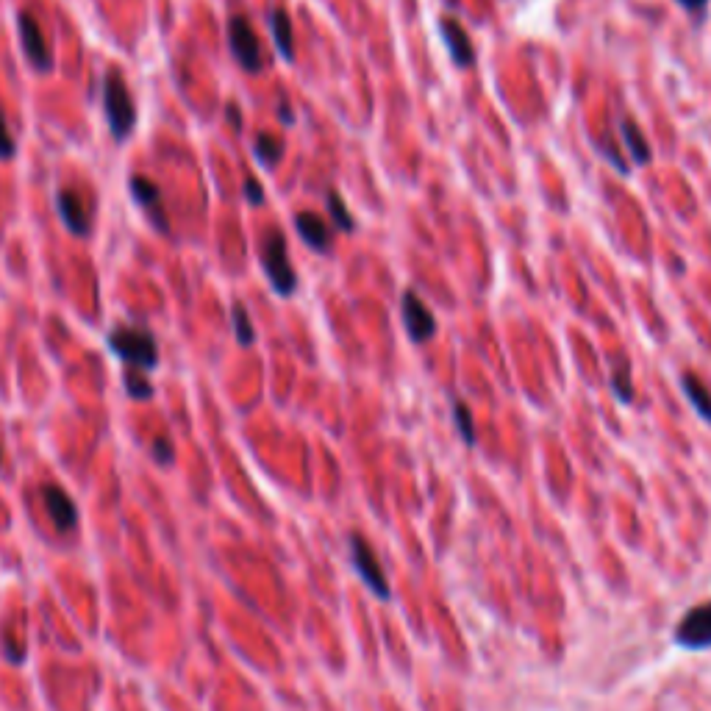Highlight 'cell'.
I'll return each instance as SVG.
<instances>
[{"instance_id":"9a60e30c","label":"cell","mask_w":711,"mask_h":711,"mask_svg":"<svg viewBox=\"0 0 711 711\" xmlns=\"http://www.w3.org/2000/svg\"><path fill=\"white\" fill-rule=\"evenodd\" d=\"M678 384H681V389H684V395H687V400L692 403V409L698 412L700 420H706V423H711V392L709 387L700 381L698 375L692 373H681V378H678Z\"/></svg>"},{"instance_id":"83f0119b","label":"cell","mask_w":711,"mask_h":711,"mask_svg":"<svg viewBox=\"0 0 711 711\" xmlns=\"http://www.w3.org/2000/svg\"><path fill=\"white\" fill-rule=\"evenodd\" d=\"M225 120L231 123L234 131H242V112H239L237 103H228V106H225Z\"/></svg>"},{"instance_id":"d4e9b609","label":"cell","mask_w":711,"mask_h":711,"mask_svg":"<svg viewBox=\"0 0 711 711\" xmlns=\"http://www.w3.org/2000/svg\"><path fill=\"white\" fill-rule=\"evenodd\" d=\"M14 156H17V142H14L9 125H6V114L0 109V162H9Z\"/></svg>"},{"instance_id":"7402d4cb","label":"cell","mask_w":711,"mask_h":711,"mask_svg":"<svg viewBox=\"0 0 711 711\" xmlns=\"http://www.w3.org/2000/svg\"><path fill=\"white\" fill-rule=\"evenodd\" d=\"M453 420H456V431L462 434L464 445H475V423L470 409L464 406L462 400H453Z\"/></svg>"},{"instance_id":"484cf974","label":"cell","mask_w":711,"mask_h":711,"mask_svg":"<svg viewBox=\"0 0 711 711\" xmlns=\"http://www.w3.org/2000/svg\"><path fill=\"white\" fill-rule=\"evenodd\" d=\"M245 200H248L250 206H264V187L259 178H253V175H248L245 178Z\"/></svg>"},{"instance_id":"ffe728a7","label":"cell","mask_w":711,"mask_h":711,"mask_svg":"<svg viewBox=\"0 0 711 711\" xmlns=\"http://www.w3.org/2000/svg\"><path fill=\"white\" fill-rule=\"evenodd\" d=\"M123 384L131 400H150L153 398V392H156L153 384L148 381V375L142 373V370H137V367H128V364H125L123 370Z\"/></svg>"},{"instance_id":"4fadbf2b","label":"cell","mask_w":711,"mask_h":711,"mask_svg":"<svg viewBox=\"0 0 711 711\" xmlns=\"http://www.w3.org/2000/svg\"><path fill=\"white\" fill-rule=\"evenodd\" d=\"M295 231L303 239V245L312 248L314 253H331L334 248V231H331L328 220H323V214L298 212L295 214Z\"/></svg>"},{"instance_id":"6da1fadb","label":"cell","mask_w":711,"mask_h":711,"mask_svg":"<svg viewBox=\"0 0 711 711\" xmlns=\"http://www.w3.org/2000/svg\"><path fill=\"white\" fill-rule=\"evenodd\" d=\"M106 348L128 367H137L142 373H150L159 367V342L153 337L148 325L128 323L117 325L106 337Z\"/></svg>"},{"instance_id":"44dd1931","label":"cell","mask_w":711,"mask_h":711,"mask_svg":"<svg viewBox=\"0 0 711 711\" xmlns=\"http://www.w3.org/2000/svg\"><path fill=\"white\" fill-rule=\"evenodd\" d=\"M231 320H234V337H237V342L242 345V348H250L253 342H256V328H253V323H250V314L248 309H245V303H234L231 306Z\"/></svg>"},{"instance_id":"f546056e","label":"cell","mask_w":711,"mask_h":711,"mask_svg":"<svg viewBox=\"0 0 711 711\" xmlns=\"http://www.w3.org/2000/svg\"><path fill=\"white\" fill-rule=\"evenodd\" d=\"M278 117H281V123L284 125H295V112H292V106H289L287 100L278 103Z\"/></svg>"},{"instance_id":"4316f807","label":"cell","mask_w":711,"mask_h":711,"mask_svg":"<svg viewBox=\"0 0 711 711\" xmlns=\"http://www.w3.org/2000/svg\"><path fill=\"white\" fill-rule=\"evenodd\" d=\"M3 650H6V659L12 664H20L25 659V650L17 648V642L9 634H3Z\"/></svg>"},{"instance_id":"52a82bcc","label":"cell","mask_w":711,"mask_h":711,"mask_svg":"<svg viewBox=\"0 0 711 711\" xmlns=\"http://www.w3.org/2000/svg\"><path fill=\"white\" fill-rule=\"evenodd\" d=\"M128 192H131V198H134L139 209L148 214L150 225H153L159 234H170V217L164 212L162 189L156 187L148 175L134 173L128 178Z\"/></svg>"},{"instance_id":"e0dca14e","label":"cell","mask_w":711,"mask_h":711,"mask_svg":"<svg viewBox=\"0 0 711 711\" xmlns=\"http://www.w3.org/2000/svg\"><path fill=\"white\" fill-rule=\"evenodd\" d=\"M253 156L256 162L267 167V170H275L281 159H284V142L275 137V134H267V131H259L256 139H253Z\"/></svg>"},{"instance_id":"30bf717a","label":"cell","mask_w":711,"mask_h":711,"mask_svg":"<svg viewBox=\"0 0 711 711\" xmlns=\"http://www.w3.org/2000/svg\"><path fill=\"white\" fill-rule=\"evenodd\" d=\"M675 642L687 650L711 648V600L681 617V623L675 628Z\"/></svg>"},{"instance_id":"cb8c5ba5","label":"cell","mask_w":711,"mask_h":711,"mask_svg":"<svg viewBox=\"0 0 711 711\" xmlns=\"http://www.w3.org/2000/svg\"><path fill=\"white\" fill-rule=\"evenodd\" d=\"M150 456L156 459V464H159V467H170V464L175 462L173 442H170L167 437H156L153 442H150Z\"/></svg>"},{"instance_id":"8992f818","label":"cell","mask_w":711,"mask_h":711,"mask_svg":"<svg viewBox=\"0 0 711 711\" xmlns=\"http://www.w3.org/2000/svg\"><path fill=\"white\" fill-rule=\"evenodd\" d=\"M17 28H20V42H23L25 59L31 62L34 70L39 73H50L53 70V50H50L48 39L42 25L31 12L17 14Z\"/></svg>"},{"instance_id":"5b68a950","label":"cell","mask_w":711,"mask_h":711,"mask_svg":"<svg viewBox=\"0 0 711 711\" xmlns=\"http://www.w3.org/2000/svg\"><path fill=\"white\" fill-rule=\"evenodd\" d=\"M400 317H403V328H406V337L412 339L414 345H425L437 337V317L423 303V298L406 289L403 298H400Z\"/></svg>"},{"instance_id":"9c48e42d","label":"cell","mask_w":711,"mask_h":711,"mask_svg":"<svg viewBox=\"0 0 711 711\" xmlns=\"http://www.w3.org/2000/svg\"><path fill=\"white\" fill-rule=\"evenodd\" d=\"M56 212H59L64 228H67L73 237H89V234H92V209H89L87 198H84L78 189H59V195H56Z\"/></svg>"},{"instance_id":"ba28073f","label":"cell","mask_w":711,"mask_h":711,"mask_svg":"<svg viewBox=\"0 0 711 711\" xmlns=\"http://www.w3.org/2000/svg\"><path fill=\"white\" fill-rule=\"evenodd\" d=\"M350 556H353V564H356V570H359V575H362L364 584L373 589L375 598L389 600L392 587H389L387 575H384L381 564H378V556H375L373 545H370L367 539L353 534V537H350Z\"/></svg>"},{"instance_id":"f1b7e54d","label":"cell","mask_w":711,"mask_h":711,"mask_svg":"<svg viewBox=\"0 0 711 711\" xmlns=\"http://www.w3.org/2000/svg\"><path fill=\"white\" fill-rule=\"evenodd\" d=\"M675 3L689 14H703L706 12V6H709V0H675Z\"/></svg>"},{"instance_id":"277c9868","label":"cell","mask_w":711,"mask_h":711,"mask_svg":"<svg viewBox=\"0 0 711 711\" xmlns=\"http://www.w3.org/2000/svg\"><path fill=\"white\" fill-rule=\"evenodd\" d=\"M228 48L245 73L256 75L264 70V48L256 28L245 14H234L228 20Z\"/></svg>"},{"instance_id":"603a6c76","label":"cell","mask_w":711,"mask_h":711,"mask_svg":"<svg viewBox=\"0 0 711 711\" xmlns=\"http://www.w3.org/2000/svg\"><path fill=\"white\" fill-rule=\"evenodd\" d=\"M598 148H600V153H603V156H606V159L614 164V170H617V173L628 175V164H625V159L620 156V145L614 142L612 134H603V137H600Z\"/></svg>"},{"instance_id":"d6986e66","label":"cell","mask_w":711,"mask_h":711,"mask_svg":"<svg viewBox=\"0 0 711 711\" xmlns=\"http://www.w3.org/2000/svg\"><path fill=\"white\" fill-rule=\"evenodd\" d=\"M325 209H328V217L337 225V231H342V234H353V231H356V220H353V214H350L348 203L339 198L337 189H328V192H325Z\"/></svg>"},{"instance_id":"ac0fdd59","label":"cell","mask_w":711,"mask_h":711,"mask_svg":"<svg viewBox=\"0 0 711 711\" xmlns=\"http://www.w3.org/2000/svg\"><path fill=\"white\" fill-rule=\"evenodd\" d=\"M609 384H612L614 398L620 403H634V378H631V364L625 356H614L612 362V375H609Z\"/></svg>"},{"instance_id":"2e32d148","label":"cell","mask_w":711,"mask_h":711,"mask_svg":"<svg viewBox=\"0 0 711 711\" xmlns=\"http://www.w3.org/2000/svg\"><path fill=\"white\" fill-rule=\"evenodd\" d=\"M620 131H623V148L628 150V156L634 159V164H637V167L650 164L653 150H650V142L645 139V134H642V128H639L634 120H623Z\"/></svg>"},{"instance_id":"7c38bea8","label":"cell","mask_w":711,"mask_h":711,"mask_svg":"<svg viewBox=\"0 0 711 711\" xmlns=\"http://www.w3.org/2000/svg\"><path fill=\"white\" fill-rule=\"evenodd\" d=\"M42 503H45L53 525H56L62 534H70V531L78 528V506H75V500L70 498L62 487L45 484V487H42Z\"/></svg>"},{"instance_id":"7a4b0ae2","label":"cell","mask_w":711,"mask_h":711,"mask_svg":"<svg viewBox=\"0 0 711 711\" xmlns=\"http://www.w3.org/2000/svg\"><path fill=\"white\" fill-rule=\"evenodd\" d=\"M103 112H106V123H109L114 142L123 145L137 128V103H134V95L117 67H112L103 78Z\"/></svg>"},{"instance_id":"8fae6325","label":"cell","mask_w":711,"mask_h":711,"mask_svg":"<svg viewBox=\"0 0 711 711\" xmlns=\"http://www.w3.org/2000/svg\"><path fill=\"white\" fill-rule=\"evenodd\" d=\"M439 37L445 42V48L450 53V62L456 64L459 70H470L475 64V48L470 34L464 31V25L456 20V17H439Z\"/></svg>"},{"instance_id":"5bb4252c","label":"cell","mask_w":711,"mask_h":711,"mask_svg":"<svg viewBox=\"0 0 711 711\" xmlns=\"http://www.w3.org/2000/svg\"><path fill=\"white\" fill-rule=\"evenodd\" d=\"M270 34H273L278 56L284 62H295V34H292V20L284 9H273L270 12Z\"/></svg>"},{"instance_id":"3957f363","label":"cell","mask_w":711,"mask_h":711,"mask_svg":"<svg viewBox=\"0 0 711 711\" xmlns=\"http://www.w3.org/2000/svg\"><path fill=\"white\" fill-rule=\"evenodd\" d=\"M262 267L275 295L292 298V295L298 292V273H295V267L289 262L287 234H284L281 228H273L270 234H264Z\"/></svg>"}]
</instances>
